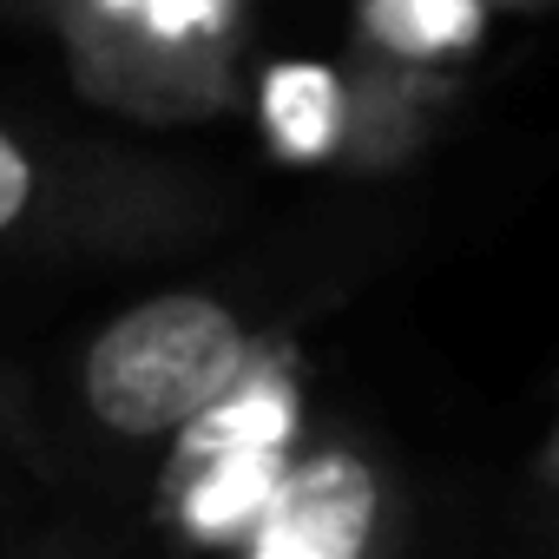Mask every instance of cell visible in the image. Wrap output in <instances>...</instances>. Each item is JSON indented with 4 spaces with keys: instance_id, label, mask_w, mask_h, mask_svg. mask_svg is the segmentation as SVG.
<instances>
[{
    "instance_id": "6da1fadb",
    "label": "cell",
    "mask_w": 559,
    "mask_h": 559,
    "mask_svg": "<svg viewBox=\"0 0 559 559\" xmlns=\"http://www.w3.org/2000/svg\"><path fill=\"white\" fill-rule=\"evenodd\" d=\"M47 27L73 93L132 126H211L250 93V0H60Z\"/></svg>"
},
{
    "instance_id": "7a4b0ae2",
    "label": "cell",
    "mask_w": 559,
    "mask_h": 559,
    "mask_svg": "<svg viewBox=\"0 0 559 559\" xmlns=\"http://www.w3.org/2000/svg\"><path fill=\"white\" fill-rule=\"evenodd\" d=\"M284 336H270L217 290H158L112 310L73 356V408L126 448H158L198 421L243 369Z\"/></svg>"
},
{
    "instance_id": "3957f363",
    "label": "cell",
    "mask_w": 559,
    "mask_h": 559,
    "mask_svg": "<svg viewBox=\"0 0 559 559\" xmlns=\"http://www.w3.org/2000/svg\"><path fill=\"white\" fill-rule=\"evenodd\" d=\"M204 217V185L178 171L60 152L40 132L0 119V250L8 257H139L171 250Z\"/></svg>"
},
{
    "instance_id": "277c9868",
    "label": "cell",
    "mask_w": 559,
    "mask_h": 559,
    "mask_svg": "<svg viewBox=\"0 0 559 559\" xmlns=\"http://www.w3.org/2000/svg\"><path fill=\"white\" fill-rule=\"evenodd\" d=\"M304 441L310 435H304L297 356H290V343H276L198 421H185L165 441L158 520L191 546H230L237 552L257 507L284 480V467Z\"/></svg>"
},
{
    "instance_id": "5b68a950",
    "label": "cell",
    "mask_w": 559,
    "mask_h": 559,
    "mask_svg": "<svg viewBox=\"0 0 559 559\" xmlns=\"http://www.w3.org/2000/svg\"><path fill=\"white\" fill-rule=\"evenodd\" d=\"M454 93H461V73L395 67V60L349 47V60L336 67L290 60V67L263 73L257 119H263V145L290 165L395 171L402 158H415L435 139Z\"/></svg>"
},
{
    "instance_id": "8992f818",
    "label": "cell",
    "mask_w": 559,
    "mask_h": 559,
    "mask_svg": "<svg viewBox=\"0 0 559 559\" xmlns=\"http://www.w3.org/2000/svg\"><path fill=\"white\" fill-rule=\"evenodd\" d=\"M395 500L382 467L349 441H304L257 507L237 552L250 559H362L389 539Z\"/></svg>"
},
{
    "instance_id": "52a82bcc",
    "label": "cell",
    "mask_w": 559,
    "mask_h": 559,
    "mask_svg": "<svg viewBox=\"0 0 559 559\" xmlns=\"http://www.w3.org/2000/svg\"><path fill=\"white\" fill-rule=\"evenodd\" d=\"M493 27V0H356L349 8V47L395 60V67H428V73H461Z\"/></svg>"
},
{
    "instance_id": "ba28073f",
    "label": "cell",
    "mask_w": 559,
    "mask_h": 559,
    "mask_svg": "<svg viewBox=\"0 0 559 559\" xmlns=\"http://www.w3.org/2000/svg\"><path fill=\"white\" fill-rule=\"evenodd\" d=\"M533 480L559 493V415H552V428H546V441H539V454H533Z\"/></svg>"
},
{
    "instance_id": "9c48e42d",
    "label": "cell",
    "mask_w": 559,
    "mask_h": 559,
    "mask_svg": "<svg viewBox=\"0 0 559 559\" xmlns=\"http://www.w3.org/2000/svg\"><path fill=\"white\" fill-rule=\"evenodd\" d=\"M0 8H27V14H40V21H47V14L60 8V0H0Z\"/></svg>"
},
{
    "instance_id": "30bf717a",
    "label": "cell",
    "mask_w": 559,
    "mask_h": 559,
    "mask_svg": "<svg viewBox=\"0 0 559 559\" xmlns=\"http://www.w3.org/2000/svg\"><path fill=\"white\" fill-rule=\"evenodd\" d=\"M493 8H500V0H493Z\"/></svg>"
}]
</instances>
